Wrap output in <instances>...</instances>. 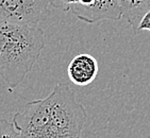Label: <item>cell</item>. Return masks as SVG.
<instances>
[{"instance_id":"7a4b0ae2","label":"cell","mask_w":150,"mask_h":138,"mask_svg":"<svg viewBox=\"0 0 150 138\" xmlns=\"http://www.w3.org/2000/svg\"><path fill=\"white\" fill-rule=\"evenodd\" d=\"M45 45L40 27L0 23V77L10 89L17 87L31 71Z\"/></svg>"},{"instance_id":"3957f363","label":"cell","mask_w":150,"mask_h":138,"mask_svg":"<svg viewBox=\"0 0 150 138\" xmlns=\"http://www.w3.org/2000/svg\"><path fill=\"white\" fill-rule=\"evenodd\" d=\"M49 0H0V23L38 26L50 14Z\"/></svg>"},{"instance_id":"9c48e42d","label":"cell","mask_w":150,"mask_h":138,"mask_svg":"<svg viewBox=\"0 0 150 138\" xmlns=\"http://www.w3.org/2000/svg\"><path fill=\"white\" fill-rule=\"evenodd\" d=\"M141 31H150V10L146 12L144 16L142 17L139 26L135 30V33L139 34Z\"/></svg>"},{"instance_id":"ba28073f","label":"cell","mask_w":150,"mask_h":138,"mask_svg":"<svg viewBox=\"0 0 150 138\" xmlns=\"http://www.w3.org/2000/svg\"><path fill=\"white\" fill-rule=\"evenodd\" d=\"M78 2V0H49V4L63 12H69L70 8Z\"/></svg>"},{"instance_id":"8992f818","label":"cell","mask_w":150,"mask_h":138,"mask_svg":"<svg viewBox=\"0 0 150 138\" xmlns=\"http://www.w3.org/2000/svg\"><path fill=\"white\" fill-rule=\"evenodd\" d=\"M125 17L135 32L142 17L150 10V0H119Z\"/></svg>"},{"instance_id":"5b68a950","label":"cell","mask_w":150,"mask_h":138,"mask_svg":"<svg viewBox=\"0 0 150 138\" xmlns=\"http://www.w3.org/2000/svg\"><path fill=\"white\" fill-rule=\"evenodd\" d=\"M121 17L122 12L119 0H97L85 17L84 23H95L102 20H119Z\"/></svg>"},{"instance_id":"277c9868","label":"cell","mask_w":150,"mask_h":138,"mask_svg":"<svg viewBox=\"0 0 150 138\" xmlns=\"http://www.w3.org/2000/svg\"><path fill=\"white\" fill-rule=\"evenodd\" d=\"M99 72V64L93 55L81 53L70 61L67 75L71 83L78 86H86L93 83Z\"/></svg>"},{"instance_id":"52a82bcc","label":"cell","mask_w":150,"mask_h":138,"mask_svg":"<svg viewBox=\"0 0 150 138\" xmlns=\"http://www.w3.org/2000/svg\"><path fill=\"white\" fill-rule=\"evenodd\" d=\"M0 138H19V133L13 122L0 118Z\"/></svg>"},{"instance_id":"6da1fadb","label":"cell","mask_w":150,"mask_h":138,"mask_svg":"<svg viewBox=\"0 0 150 138\" xmlns=\"http://www.w3.org/2000/svg\"><path fill=\"white\" fill-rule=\"evenodd\" d=\"M87 120L84 105L68 85L58 83L46 98L26 103L13 115L19 138H81Z\"/></svg>"}]
</instances>
